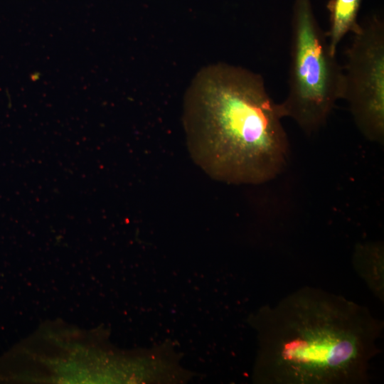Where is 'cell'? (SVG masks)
I'll return each instance as SVG.
<instances>
[{"instance_id":"277c9868","label":"cell","mask_w":384,"mask_h":384,"mask_svg":"<svg viewBox=\"0 0 384 384\" xmlns=\"http://www.w3.org/2000/svg\"><path fill=\"white\" fill-rule=\"evenodd\" d=\"M343 66L342 100L354 123L368 141L384 142V23L371 16L351 33Z\"/></svg>"},{"instance_id":"7a4b0ae2","label":"cell","mask_w":384,"mask_h":384,"mask_svg":"<svg viewBox=\"0 0 384 384\" xmlns=\"http://www.w3.org/2000/svg\"><path fill=\"white\" fill-rule=\"evenodd\" d=\"M279 103L262 77L219 63L201 70L186 91L183 120L193 161L229 184H261L276 178L289 157Z\"/></svg>"},{"instance_id":"5b68a950","label":"cell","mask_w":384,"mask_h":384,"mask_svg":"<svg viewBox=\"0 0 384 384\" xmlns=\"http://www.w3.org/2000/svg\"><path fill=\"white\" fill-rule=\"evenodd\" d=\"M352 263L358 275L380 301L384 297V246L381 241L358 243Z\"/></svg>"},{"instance_id":"3957f363","label":"cell","mask_w":384,"mask_h":384,"mask_svg":"<svg viewBox=\"0 0 384 384\" xmlns=\"http://www.w3.org/2000/svg\"><path fill=\"white\" fill-rule=\"evenodd\" d=\"M344 77L310 0H295L292 18L288 92L279 104L283 117L292 119L306 134L327 122L343 98Z\"/></svg>"},{"instance_id":"6da1fadb","label":"cell","mask_w":384,"mask_h":384,"mask_svg":"<svg viewBox=\"0 0 384 384\" xmlns=\"http://www.w3.org/2000/svg\"><path fill=\"white\" fill-rule=\"evenodd\" d=\"M259 384H365L383 321L365 306L305 286L252 313Z\"/></svg>"},{"instance_id":"8992f818","label":"cell","mask_w":384,"mask_h":384,"mask_svg":"<svg viewBox=\"0 0 384 384\" xmlns=\"http://www.w3.org/2000/svg\"><path fill=\"white\" fill-rule=\"evenodd\" d=\"M362 0H330L327 4L329 27L326 32L330 48L336 55L342 39L358 27V11Z\"/></svg>"}]
</instances>
